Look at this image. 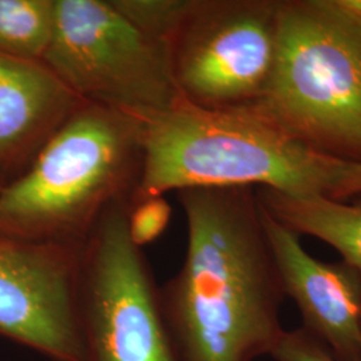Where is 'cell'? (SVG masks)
Returning a JSON list of instances; mask_svg holds the SVG:
<instances>
[{"label": "cell", "mask_w": 361, "mask_h": 361, "mask_svg": "<svg viewBox=\"0 0 361 361\" xmlns=\"http://www.w3.org/2000/svg\"><path fill=\"white\" fill-rule=\"evenodd\" d=\"M82 244L0 234V336L51 361H85L78 320Z\"/></svg>", "instance_id": "ba28073f"}, {"label": "cell", "mask_w": 361, "mask_h": 361, "mask_svg": "<svg viewBox=\"0 0 361 361\" xmlns=\"http://www.w3.org/2000/svg\"><path fill=\"white\" fill-rule=\"evenodd\" d=\"M280 0H190L166 40L180 99L204 109L257 104L279 47Z\"/></svg>", "instance_id": "52a82bcc"}, {"label": "cell", "mask_w": 361, "mask_h": 361, "mask_svg": "<svg viewBox=\"0 0 361 361\" xmlns=\"http://www.w3.org/2000/svg\"><path fill=\"white\" fill-rule=\"evenodd\" d=\"M271 356L276 361H343L304 328L285 331Z\"/></svg>", "instance_id": "9a60e30c"}, {"label": "cell", "mask_w": 361, "mask_h": 361, "mask_svg": "<svg viewBox=\"0 0 361 361\" xmlns=\"http://www.w3.org/2000/svg\"><path fill=\"white\" fill-rule=\"evenodd\" d=\"M361 195V161H355L349 169L348 176L344 180L340 193L336 200H347Z\"/></svg>", "instance_id": "2e32d148"}, {"label": "cell", "mask_w": 361, "mask_h": 361, "mask_svg": "<svg viewBox=\"0 0 361 361\" xmlns=\"http://www.w3.org/2000/svg\"><path fill=\"white\" fill-rule=\"evenodd\" d=\"M54 28L55 0H0V54L43 62Z\"/></svg>", "instance_id": "7c38bea8"}, {"label": "cell", "mask_w": 361, "mask_h": 361, "mask_svg": "<svg viewBox=\"0 0 361 361\" xmlns=\"http://www.w3.org/2000/svg\"><path fill=\"white\" fill-rule=\"evenodd\" d=\"M130 201L106 209L82 244L78 320L85 361H180L159 288L130 238Z\"/></svg>", "instance_id": "5b68a950"}, {"label": "cell", "mask_w": 361, "mask_h": 361, "mask_svg": "<svg viewBox=\"0 0 361 361\" xmlns=\"http://www.w3.org/2000/svg\"><path fill=\"white\" fill-rule=\"evenodd\" d=\"M133 116L143 162L131 200L224 186L337 198L355 162L301 141L256 106L214 110L180 98L166 110Z\"/></svg>", "instance_id": "7a4b0ae2"}, {"label": "cell", "mask_w": 361, "mask_h": 361, "mask_svg": "<svg viewBox=\"0 0 361 361\" xmlns=\"http://www.w3.org/2000/svg\"><path fill=\"white\" fill-rule=\"evenodd\" d=\"M188 225L185 259L159 288L180 361H255L285 332L284 289L256 188L177 192Z\"/></svg>", "instance_id": "6da1fadb"}, {"label": "cell", "mask_w": 361, "mask_h": 361, "mask_svg": "<svg viewBox=\"0 0 361 361\" xmlns=\"http://www.w3.org/2000/svg\"><path fill=\"white\" fill-rule=\"evenodd\" d=\"M82 104L44 62L0 54V171L7 182Z\"/></svg>", "instance_id": "30bf717a"}, {"label": "cell", "mask_w": 361, "mask_h": 361, "mask_svg": "<svg viewBox=\"0 0 361 361\" xmlns=\"http://www.w3.org/2000/svg\"><path fill=\"white\" fill-rule=\"evenodd\" d=\"M258 200L286 228L335 247L361 276V198L353 202L326 195H292L256 188ZM361 197V195H359Z\"/></svg>", "instance_id": "8fae6325"}, {"label": "cell", "mask_w": 361, "mask_h": 361, "mask_svg": "<svg viewBox=\"0 0 361 361\" xmlns=\"http://www.w3.org/2000/svg\"><path fill=\"white\" fill-rule=\"evenodd\" d=\"M190 0H111V4L145 34L166 43Z\"/></svg>", "instance_id": "4fadbf2b"}, {"label": "cell", "mask_w": 361, "mask_h": 361, "mask_svg": "<svg viewBox=\"0 0 361 361\" xmlns=\"http://www.w3.org/2000/svg\"><path fill=\"white\" fill-rule=\"evenodd\" d=\"M261 212L285 296L296 302L302 328L337 359L361 361L360 274L344 261L312 257L297 233L274 219L262 204Z\"/></svg>", "instance_id": "9c48e42d"}, {"label": "cell", "mask_w": 361, "mask_h": 361, "mask_svg": "<svg viewBox=\"0 0 361 361\" xmlns=\"http://www.w3.org/2000/svg\"><path fill=\"white\" fill-rule=\"evenodd\" d=\"M142 162L138 119L83 102L30 166L0 189V234L83 243L106 209L131 200Z\"/></svg>", "instance_id": "3957f363"}, {"label": "cell", "mask_w": 361, "mask_h": 361, "mask_svg": "<svg viewBox=\"0 0 361 361\" xmlns=\"http://www.w3.org/2000/svg\"><path fill=\"white\" fill-rule=\"evenodd\" d=\"M171 207L165 195H150L130 201L128 231L133 244L142 249L153 244L168 229Z\"/></svg>", "instance_id": "5bb4252c"}, {"label": "cell", "mask_w": 361, "mask_h": 361, "mask_svg": "<svg viewBox=\"0 0 361 361\" xmlns=\"http://www.w3.org/2000/svg\"><path fill=\"white\" fill-rule=\"evenodd\" d=\"M326 154L361 161V23L338 0H280L271 82L255 104Z\"/></svg>", "instance_id": "277c9868"}, {"label": "cell", "mask_w": 361, "mask_h": 361, "mask_svg": "<svg viewBox=\"0 0 361 361\" xmlns=\"http://www.w3.org/2000/svg\"><path fill=\"white\" fill-rule=\"evenodd\" d=\"M338 3L361 23V0H338Z\"/></svg>", "instance_id": "e0dca14e"}, {"label": "cell", "mask_w": 361, "mask_h": 361, "mask_svg": "<svg viewBox=\"0 0 361 361\" xmlns=\"http://www.w3.org/2000/svg\"><path fill=\"white\" fill-rule=\"evenodd\" d=\"M43 62L83 102L130 116L180 99L165 42L145 34L111 0H55V28Z\"/></svg>", "instance_id": "8992f818"}, {"label": "cell", "mask_w": 361, "mask_h": 361, "mask_svg": "<svg viewBox=\"0 0 361 361\" xmlns=\"http://www.w3.org/2000/svg\"><path fill=\"white\" fill-rule=\"evenodd\" d=\"M7 183V180H6V177L1 174V171H0V189L4 186Z\"/></svg>", "instance_id": "ac0fdd59"}]
</instances>
